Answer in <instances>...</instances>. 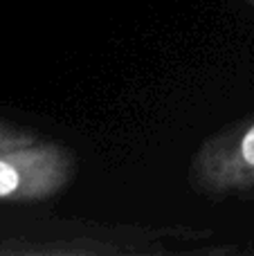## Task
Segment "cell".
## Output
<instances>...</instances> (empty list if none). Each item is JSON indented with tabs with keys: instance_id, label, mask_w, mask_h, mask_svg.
Here are the masks:
<instances>
[{
	"instance_id": "6da1fadb",
	"label": "cell",
	"mask_w": 254,
	"mask_h": 256,
	"mask_svg": "<svg viewBox=\"0 0 254 256\" xmlns=\"http://www.w3.org/2000/svg\"><path fill=\"white\" fill-rule=\"evenodd\" d=\"M76 160L61 144L32 142L0 153V200H48L74 178Z\"/></svg>"
},
{
	"instance_id": "7a4b0ae2",
	"label": "cell",
	"mask_w": 254,
	"mask_h": 256,
	"mask_svg": "<svg viewBox=\"0 0 254 256\" xmlns=\"http://www.w3.org/2000/svg\"><path fill=\"white\" fill-rule=\"evenodd\" d=\"M200 194L225 196L254 189V117L212 135L198 148L189 168Z\"/></svg>"
},
{
	"instance_id": "3957f363",
	"label": "cell",
	"mask_w": 254,
	"mask_h": 256,
	"mask_svg": "<svg viewBox=\"0 0 254 256\" xmlns=\"http://www.w3.org/2000/svg\"><path fill=\"white\" fill-rule=\"evenodd\" d=\"M32 142L36 140L32 135H27V132H9V135H4V130H0V150L25 146V144H32Z\"/></svg>"
},
{
	"instance_id": "277c9868",
	"label": "cell",
	"mask_w": 254,
	"mask_h": 256,
	"mask_svg": "<svg viewBox=\"0 0 254 256\" xmlns=\"http://www.w3.org/2000/svg\"><path fill=\"white\" fill-rule=\"evenodd\" d=\"M246 2H250V4H252V7H254V0H246Z\"/></svg>"
}]
</instances>
